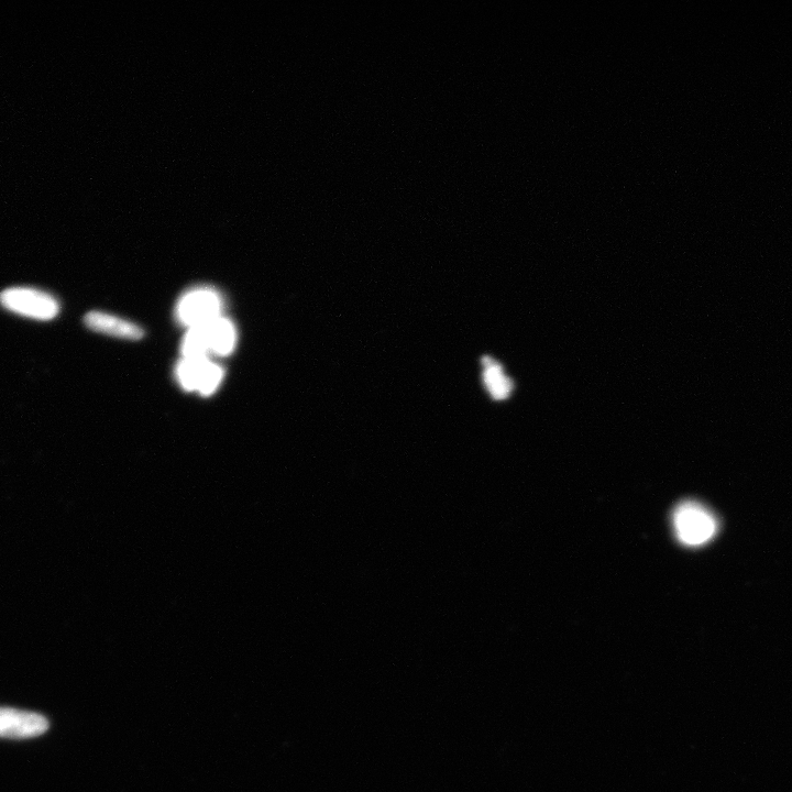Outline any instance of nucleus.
Segmentation results:
<instances>
[{
  "label": "nucleus",
  "instance_id": "7",
  "mask_svg": "<svg viewBox=\"0 0 792 792\" xmlns=\"http://www.w3.org/2000/svg\"><path fill=\"white\" fill-rule=\"evenodd\" d=\"M483 382L494 400L508 399L513 390V382L505 376L502 366L490 357H484Z\"/></svg>",
  "mask_w": 792,
  "mask_h": 792
},
{
  "label": "nucleus",
  "instance_id": "3",
  "mask_svg": "<svg viewBox=\"0 0 792 792\" xmlns=\"http://www.w3.org/2000/svg\"><path fill=\"white\" fill-rule=\"evenodd\" d=\"M223 301L212 289H195L184 294L176 308L179 321L191 327L203 326L222 317Z\"/></svg>",
  "mask_w": 792,
  "mask_h": 792
},
{
  "label": "nucleus",
  "instance_id": "9",
  "mask_svg": "<svg viewBox=\"0 0 792 792\" xmlns=\"http://www.w3.org/2000/svg\"><path fill=\"white\" fill-rule=\"evenodd\" d=\"M208 351L207 325L191 327L182 345L184 358L206 357Z\"/></svg>",
  "mask_w": 792,
  "mask_h": 792
},
{
  "label": "nucleus",
  "instance_id": "2",
  "mask_svg": "<svg viewBox=\"0 0 792 792\" xmlns=\"http://www.w3.org/2000/svg\"><path fill=\"white\" fill-rule=\"evenodd\" d=\"M0 305L15 314L51 321L60 312V304L46 292L30 288H10L0 293Z\"/></svg>",
  "mask_w": 792,
  "mask_h": 792
},
{
  "label": "nucleus",
  "instance_id": "5",
  "mask_svg": "<svg viewBox=\"0 0 792 792\" xmlns=\"http://www.w3.org/2000/svg\"><path fill=\"white\" fill-rule=\"evenodd\" d=\"M84 323L96 333L120 339L139 340L145 335L143 330L136 324L102 312L88 313L84 317Z\"/></svg>",
  "mask_w": 792,
  "mask_h": 792
},
{
  "label": "nucleus",
  "instance_id": "4",
  "mask_svg": "<svg viewBox=\"0 0 792 792\" xmlns=\"http://www.w3.org/2000/svg\"><path fill=\"white\" fill-rule=\"evenodd\" d=\"M49 722L43 715L10 708H0V737L25 740L46 733Z\"/></svg>",
  "mask_w": 792,
  "mask_h": 792
},
{
  "label": "nucleus",
  "instance_id": "1",
  "mask_svg": "<svg viewBox=\"0 0 792 792\" xmlns=\"http://www.w3.org/2000/svg\"><path fill=\"white\" fill-rule=\"evenodd\" d=\"M674 527L679 542L686 546L707 544L719 530L713 513L706 506L693 501L678 505L674 513Z\"/></svg>",
  "mask_w": 792,
  "mask_h": 792
},
{
  "label": "nucleus",
  "instance_id": "10",
  "mask_svg": "<svg viewBox=\"0 0 792 792\" xmlns=\"http://www.w3.org/2000/svg\"><path fill=\"white\" fill-rule=\"evenodd\" d=\"M223 374L222 368L209 361L197 391L205 396L213 394L220 382H222Z\"/></svg>",
  "mask_w": 792,
  "mask_h": 792
},
{
  "label": "nucleus",
  "instance_id": "6",
  "mask_svg": "<svg viewBox=\"0 0 792 792\" xmlns=\"http://www.w3.org/2000/svg\"><path fill=\"white\" fill-rule=\"evenodd\" d=\"M207 335L209 351L219 356H228L233 352L237 337L236 329L229 319L219 317L207 324Z\"/></svg>",
  "mask_w": 792,
  "mask_h": 792
},
{
  "label": "nucleus",
  "instance_id": "8",
  "mask_svg": "<svg viewBox=\"0 0 792 792\" xmlns=\"http://www.w3.org/2000/svg\"><path fill=\"white\" fill-rule=\"evenodd\" d=\"M209 360L202 358H184L178 367V378L186 391H194L200 385L204 370Z\"/></svg>",
  "mask_w": 792,
  "mask_h": 792
}]
</instances>
